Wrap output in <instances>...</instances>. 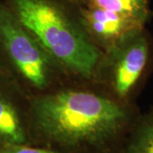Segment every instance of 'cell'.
Instances as JSON below:
<instances>
[{
	"label": "cell",
	"mask_w": 153,
	"mask_h": 153,
	"mask_svg": "<svg viewBox=\"0 0 153 153\" xmlns=\"http://www.w3.org/2000/svg\"><path fill=\"white\" fill-rule=\"evenodd\" d=\"M67 1H69V2H71V3H73V4H76V5H77V4H81L82 2H84L85 0H67Z\"/></svg>",
	"instance_id": "cell-9"
},
{
	"label": "cell",
	"mask_w": 153,
	"mask_h": 153,
	"mask_svg": "<svg viewBox=\"0 0 153 153\" xmlns=\"http://www.w3.org/2000/svg\"><path fill=\"white\" fill-rule=\"evenodd\" d=\"M79 4L101 9L140 28L146 27L152 16L151 0H85Z\"/></svg>",
	"instance_id": "cell-6"
},
{
	"label": "cell",
	"mask_w": 153,
	"mask_h": 153,
	"mask_svg": "<svg viewBox=\"0 0 153 153\" xmlns=\"http://www.w3.org/2000/svg\"><path fill=\"white\" fill-rule=\"evenodd\" d=\"M119 153H153V109L139 116Z\"/></svg>",
	"instance_id": "cell-7"
},
{
	"label": "cell",
	"mask_w": 153,
	"mask_h": 153,
	"mask_svg": "<svg viewBox=\"0 0 153 153\" xmlns=\"http://www.w3.org/2000/svg\"><path fill=\"white\" fill-rule=\"evenodd\" d=\"M33 144L66 153H119L140 113L109 94L64 88L28 100Z\"/></svg>",
	"instance_id": "cell-1"
},
{
	"label": "cell",
	"mask_w": 153,
	"mask_h": 153,
	"mask_svg": "<svg viewBox=\"0 0 153 153\" xmlns=\"http://www.w3.org/2000/svg\"><path fill=\"white\" fill-rule=\"evenodd\" d=\"M66 74L93 79L103 51L55 0H3Z\"/></svg>",
	"instance_id": "cell-2"
},
{
	"label": "cell",
	"mask_w": 153,
	"mask_h": 153,
	"mask_svg": "<svg viewBox=\"0 0 153 153\" xmlns=\"http://www.w3.org/2000/svg\"><path fill=\"white\" fill-rule=\"evenodd\" d=\"M152 64V38L146 28H141L105 49L94 78L103 83L112 97L134 104Z\"/></svg>",
	"instance_id": "cell-4"
},
{
	"label": "cell",
	"mask_w": 153,
	"mask_h": 153,
	"mask_svg": "<svg viewBox=\"0 0 153 153\" xmlns=\"http://www.w3.org/2000/svg\"><path fill=\"white\" fill-rule=\"evenodd\" d=\"M0 70L28 99L54 90L61 76L66 74L1 0Z\"/></svg>",
	"instance_id": "cell-3"
},
{
	"label": "cell",
	"mask_w": 153,
	"mask_h": 153,
	"mask_svg": "<svg viewBox=\"0 0 153 153\" xmlns=\"http://www.w3.org/2000/svg\"><path fill=\"white\" fill-rule=\"evenodd\" d=\"M0 153H66L55 148L35 145H10L0 147Z\"/></svg>",
	"instance_id": "cell-8"
},
{
	"label": "cell",
	"mask_w": 153,
	"mask_h": 153,
	"mask_svg": "<svg viewBox=\"0 0 153 153\" xmlns=\"http://www.w3.org/2000/svg\"><path fill=\"white\" fill-rule=\"evenodd\" d=\"M27 97L16 83L0 70V147L34 145L28 106L26 107L24 103Z\"/></svg>",
	"instance_id": "cell-5"
}]
</instances>
